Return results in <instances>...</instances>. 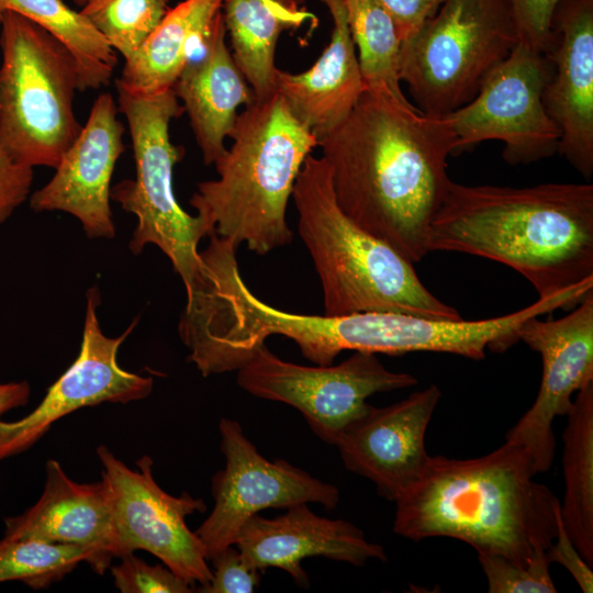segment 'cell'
Masks as SVG:
<instances>
[{
	"label": "cell",
	"instance_id": "obj_1",
	"mask_svg": "<svg viewBox=\"0 0 593 593\" xmlns=\"http://www.w3.org/2000/svg\"><path fill=\"white\" fill-rule=\"evenodd\" d=\"M317 146L343 212L411 262L421 261L451 181L447 158L456 135L447 116L425 114L384 88H366Z\"/></svg>",
	"mask_w": 593,
	"mask_h": 593
},
{
	"label": "cell",
	"instance_id": "obj_2",
	"mask_svg": "<svg viewBox=\"0 0 593 593\" xmlns=\"http://www.w3.org/2000/svg\"><path fill=\"white\" fill-rule=\"evenodd\" d=\"M427 248L504 264L539 298L550 296L593 278V184L513 188L451 180Z\"/></svg>",
	"mask_w": 593,
	"mask_h": 593
},
{
	"label": "cell",
	"instance_id": "obj_3",
	"mask_svg": "<svg viewBox=\"0 0 593 593\" xmlns=\"http://www.w3.org/2000/svg\"><path fill=\"white\" fill-rule=\"evenodd\" d=\"M536 474L528 454L508 440L478 458L430 456L395 501L393 532L414 541L459 539L477 553L528 566L547 553L560 514V501Z\"/></svg>",
	"mask_w": 593,
	"mask_h": 593
},
{
	"label": "cell",
	"instance_id": "obj_4",
	"mask_svg": "<svg viewBox=\"0 0 593 593\" xmlns=\"http://www.w3.org/2000/svg\"><path fill=\"white\" fill-rule=\"evenodd\" d=\"M230 137L219 178L200 182L190 204L211 235L266 255L292 240L287 206L317 138L277 91L245 107Z\"/></svg>",
	"mask_w": 593,
	"mask_h": 593
},
{
	"label": "cell",
	"instance_id": "obj_5",
	"mask_svg": "<svg viewBox=\"0 0 593 593\" xmlns=\"http://www.w3.org/2000/svg\"><path fill=\"white\" fill-rule=\"evenodd\" d=\"M291 198L322 286L324 315L392 312L461 320L423 284L413 262L343 212L323 157L305 158Z\"/></svg>",
	"mask_w": 593,
	"mask_h": 593
},
{
	"label": "cell",
	"instance_id": "obj_6",
	"mask_svg": "<svg viewBox=\"0 0 593 593\" xmlns=\"http://www.w3.org/2000/svg\"><path fill=\"white\" fill-rule=\"evenodd\" d=\"M0 147L18 164L56 168L82 125L70 51L26 18L0 15Z\"/></svg>",
	"mask_w": 593,
	"mask_h": 593
},
{
	"label": "cell",
	"instance_id": "obj_7",
	"mask_svg": "<svg viewBox=\"0 0 593 593\" xmlns=\"http://www.w3.org/2000/svg\"><path fill=\"white\" fill-rule=\"evenodd\" d=\"M115 88L119 111L132 139L136 176L114 184L110 197L137 217L130 242L132 253L138 255L147 244L156 245L187 289L201 266L198 245L211 233L199 215L180 206L174 192V168L183 158L184 148L171 143L169 125L184 109L172 89L143 96L116 83Z\"/></svg>",
	"mask_w": 593,
	"mask_h": 593
},
{
	"label": "cell",
	"instance_id": "obj_8",
	"mask_svg": "<svg viewBox=\"0 0 593 593\" xmlns=\"http://www.w3.org/2000/svg\"><path fill=\"white\" fill-rule=\"evenodd\" d=\"M516 44L514 25L500 0H444L401 43L399 79L418 110L446 116L475 97Z\"/></svg>",
	"mask_w": 593,
	"mask_h": 593
},
{
	"label": "cell",
	"instance_id": "obj_9",
	"mask_svg": "<svg viewBox=\"0 0 593 593\" xmlns=\"http://www.w3.org/2000/svg\"><path fill=\"white\" fill-rule=\"evenodd\" d=\"M236 371L243 390L293 406L312 432L332 445L369 409V396L417 383L411 373L385 368L376 354L354 351L338 365L303 366L279 358L266 344Z\"/></svg>",
	"mask_w": 593,
	"mask_h": 593
},
{
	"label": "cell",
	"instance_id": "obj_10",
	"mask_svg": "<svg viewBox=\"0 0 593 593\" xmlns=\"http://www.w3.org/2000/svg\"><path fill=\"white\" fill-rule=\"evenodd\" d=\"M551 75L547 54L517 43L475 97L446 115L456 135L455 154L491 139L503 142L502 157L510 165H528L558 153L561 134L542 102Z\"/></svg>",
	"mask_w": 593,
	"mask_h": 593
},
{
	"label": "cell",
	"instance_id": "obj_11",
	"mask_svg": "<svg viewBox=\"0 0 593 593\" xmlns=\"http://www.w3.org/2000/svg\"><path fill=\"white\" fill-rule=\"evenodd\" d=\"M97 455L111 494L115 557L145 550L187 581L205 585L212 570L201 540L186 524L188 515L205 511L203 500L164 491L153 477L149 456L139 458L138 470H133L103 445Z\"/></svg>",
	"mask_w": 593,
	"mask_h": 593
},
{
	"label": "cell",
	"instance_id": "obj_12",
	"mask_svg": "<svg viewBox=\"0 0 593 593\" xmlns=\"http://www.w3.org/2000/svg\"><path fill=\"white\" fill-rule=\"evenodd\" d=\"M219 429L225 467L212 478L214 506L194 532L209 561L234 545L244 524L262 510L300 503H317L333 510L338 504L337 486L283 459L268 460L238 422L221 418Z\"/></svg>",
	"mask_w": 593,
	"mask_h": 593
},
{
	"label": "cell",
	"instance_id": "obj_13",
	"mask_svg": "<svg viewBox=\"0 0 593 593\" xmlns=\"http://www.w3.org/2000/svg\"><path fill=\"white\" fill-rule=\"evenodd\" d=\"M538 317L523 323L517 337L541 357L540 388L505 437L523 447L537 474L548 471L555 458V418L566 416L573 394L593 381V291L561 318Z\"/></svg>",
	"mask_w": 593,
	"mask_h": 593
},
{
	"label": "cell",
	"instance_id": "obj_14",
	"mask_svg": "<svg viewBox=\"0 0 593 593\" xmlns=\"http://www.w3.org/2000/svg\"><path fill=\"white\" fill-rule=\"evenodd\" d=\"M98 304L99 292L91 288L87 293L79 355L49 387L42 402L18 421L0 419V461L24 452L55 422L81 407L104 402L125 404L145 399L153 391L152 377L126 371L118 362L119 348L136 322L119 337H108L102 333L97 318Z\"/></svg>",
	"mask_w": 593,
	"mask_h": 593
},
{
	"label": "cell",
	"instance_id": "obj_15",
	"mask_svg": "<svg viewBox=\"0 0 593 593\" xmlns=\"http://www.w3.org/2000/svg\"><path fill=\"white\" fill-rule=\"evenodd\" d=\"M440 398L439 388L432 384L389 406L370 405L335 443L346 469L395 502L427 465L425 435Z\"/></svg>",
	"mask_w": 593,
	"mask_h": 593
},
{
	"label": "cell",
	"instance_id": "obj_16",
	"mask_svg": "<svg viewBox=\"0 0 593 593\" xmlns=\"http://www.w3.org/2000/svg\"><path fill=\"white\" fill-rule=\"evenodd\" d=\"M111 93L94 100L80 134L64 153L55 175L30 195L35 212L63 211L79 220L90 238L115 234L110 209L111 179L125 150V126Z\"/></svg>",
	"mask_w": 593,
	"mask_h": 593
},
{
	"label": "cell",
	"instance_id": "obj_17",
	"mask_svg": "<svg viewBox=\"0 0 593 593\" xmlns=\"http://www.w3.org/2000/svg\"><path fill=\"white\" fill-rule=\"evenodd\" d=\"M547 55L552 75L542 92L560 131V153L585 179L593 174V0H561Z\"/></svg>",
	"mask_w": 593,
	"mask_h": 593
},
{
	"label": "cell",
	"instance_id": "obj_18",
	"mask_svg": "<svg viewBox=\"0 0 593 593\" xmlns=\"http://www.w3.org/2000/svg\"><path fill=\"white\" fill-rule=\"evenodd\" d=\"M287 510L273 518L256 514L239 530L234 545L250 567L259 571L279 568L307 588L309 577L301 566L305 558L325 557L356 567L370 559L387 561L384 549L367 540L354 524L318 516L307 503Z\"/></svg>",
	"mask_w": 593,
	"mask_h": 593
},
{
	"label": "cell",
	"instance_id": "obj_19",
	"mask_svg": "<svg viewBox=\"0 0 593 593\" xmlns=\"http://www.w3.org/2000/svg\"><path fill=\"white\" fill-rule=\"evenodd\" d=\"M45 470L41 497L22 514L4 519V536L88 548L93 553L90 567L104 573L115 558L113 507L107 482H76L53 459Z\"/></svg>",
	"mask_w": 593,
	"mask_h": 593
},
{
	"label": "cell",
	"instance_id": "obj_20",
	"mask_svg": "<svg viewBox=\"0 0 593 593\" xmlns=\"http://www.w3.org/2000/svg\"><path fill=\"white\" fill-rule=\"evenodd\" d=\"M333 18L331 41L306 71L277 68L275 88L317 142L340 124L366 89L344 0H321Z\"/></svg>",
	"mask_w": 593,
	"mask_h": 593
},
{
	"label": "cell",
	"instance_id": "obj_21",
	"mask_svg": "<svg viewBox=\"0 0 593 593\" xmlns=\"http://www.w3.org/2000/svg\"><path fill=\"white\" fill-rule=\"evenodd\" d=\"M224 16L204 49L182 70L172 86L182 101L205 165L214 164L227 148L240 105H249L255 94L234 63L225 44Z\"/></svg>",
	"mask_w": 593,
	"mask_h": 593
},
{
	"label": "cell",
	"instance_id": "obj_22",
	"mask_svg": "<svg viewBox=\"0 0 593 593\" xmlns=\"http://www.w3.org/2000/svg\"><path fill=\"white\" fill-rule=\"evenodd\" d=\"M224 0H184L170 8L159 25L127 59L115 83L134 94L172 88L186 66L209 43L223 16Z\"/></svg>",
	"mask_w": 593,
	"mask_h": 593
},
{
	"label": "cell",
	"instance_id": "obj_23",
	"mask_svg": "<svg viewBox=\"0 0 593 593\" xmlns=\"http://www.w3.org/2000/svg\"><path fill=\"white\" fill-rule=\"evenodd\" d=\"M222 12L234 63L256 99L267 98L276 91L275 51L280 34L315 16L304 0H224Z\"/></svg>",
	"mask_w": 593,
	"mask_h": 593
},
{
	"label": "cell",
	"instance_id": "obj_24",
	"mask_svg": "<svg viewBox=\"0 0 593 593\" xmlns=\"http://www.w3.org/2000/svg\"><path fill=\"white\" fill-rule=\"evenodd\" d=\"M562 471V524L585 562L593 567V381L580 389L567 413Z\"/></svg>",
	"mask_w": 593,
	"mask_h": 593
},
{
	"label": "cell",
	"instance_id": "obj_25",
	"mask_svg": "<svg viewBox=\"0 0 593 593\" xmlns=\"http://www.w3.org/2000/svg\"><path fill=\"white\" fill-rule=\"evenodd\" d=\"M5 11L40 25L70 51L79 69L80 92L110 83L118 53L80 11L63 0H0V15Z\"/></svg>",
	"mask_w": 593,
	"mask_h": 593
},
{
	"label": "cell",
	"instance_id": "obj_26",
	"mask_svg": "<svg viewBox=\"0 0 593 593\" xmlns=\"http://www.w3.org/2000/svg\"><path fill=\"white\" fill-rule=\"evenodd\" d=\"M366 88H384L407 100L399 79L401 40L391 15L376 0H344Z\"/></svg>",
	"mask_w": 593,
	"mask_h": 593
},
{
	"label": "cell",
	"instance_id": "obj_27",
	"mask_svg": "<svg viewBox=\"0 0 593 593\" xmlns=\"http://www.w3.org/2000/svg\"><path fill=\"white\" fill-rule=\"evenodd\" d=\"M93 562L90 549L35 538L0 539V583L20 581L34 590L61 580L80 562Z\"/></svg>",
	"mask_w": 593,
	"mask_h": 593
},
{
	"label": "cell",
	"instance_id": "obj_28",
	"mask_svg": "<svg viewBox=\"0 0 593 593\" xmlns=\"http://www.w3.org/2000/svg\"><path fill=\"white\" fill-rule=\"evenodd\" d=\"M169 10V0H91L80 12L108 44L127 59Z\"/></svg>",
	"mask_w": 593,
	"mask_h": 593
},
{
	"label": "cell",
	"instance_id": "obj_29",
	"mask_svg": "<svg viewBox=\"0 0 593 593\" xmlns=\"http://www.w3.org/2000/svg\"><path fill=\"white\" fill-rule=\"evenodd\" d=\"M490 593H555L547 553L528 566H519L492 553H478Z\"/></svg>",
	"mask_w": 593,
	"mask_h": 593
},
{
	"label": "cell",
	"instance_id": "obj_30",
	"mask_svg": "<svg viewBox=\"0 0 593 593\" xmlns=\"http://www.w3.org/2000/svg\"><path fill=\"white\" fill-rule=\"evenodd\" d=\"M115 588L122 593H190L193 583L181 578L165 564H148L130 553L111 569Z\"/></svg>",
	"mask_w": 593,
	"mask_h": 593
},
{
	"label": "cell",
	"instance_id": "obj_31",
	"mask_svg": "<svg viewBox=\"0 0 593 593\" xmlns=\"http://www.w3.org/2000/svg\"><path fill=\"white\" fill-rule=\"evenodd\" d=\"M514 25L517 43L547 54L550 49L552 21L561 0H500Z\"/></svg>",
	"mask_w": 593,
	"mask_h": 593
},
{
	"label": "cell",
	"instance_id": "obj_32",
	"mask_svg": "<svg viewBox=\"0 0 593 593\" xmlns=\"http://www.w3.org/2000/svg\"><path fill=\"white\" fill-rule=\"evenodd\" d=\"M232 546L220 551L212 562V578L200 592L204 593H250L259 584V570L250 567L239 550Z\"/></svg>",
	"mask_w": 593,
	"mask_h": 593
},
{
	"label": "cell",
	"instance_id": "obj_33",
	"mask_svg": "<svg viewBox=\"0 0 593 593\" xmlns=\"http://www.w3.org/2000/svg\"><path fill=\"white\" fill-rule=\"evenodd\" d=\"M33 168L14 161L0 147V224L30 197Z\"/></svg>",
	"mask_w": 593,
	"mask_h": 593
},
{
	"label": "cell",
	"instance_id": "obj_34",
	"mask_svg": "<svg viewBox=\"0 0 593 593\" xmlns=\"http://www.w3.org/2000/svg\"><path fill=\"white\" fill-rule=\"evenodd\" d=\"M548 560L562 564L584 593L593 591V572L570 539L559 514L557 535L547 550Z\"/></svg>",
	"mask_w": 593,
	"mask_h": 593
},
{
	"label": "cell",
	"instance_id": "obj_35",
	"mask_svg": "<svg viewBox=\"0 0 593 593\" xmlns=\"http://www.w3.org/2000/svg\"><path fill=\"white\" fill-rule=\"evenodd\" d=\"M393 19L401 43L413 36L444 0H376Z\"/></svg>",
	"mask_w": 593,
	"mask_h": 593
},
{
	"label": "cell",
	"instance_id": "obj_36",
	"mask_svg": "<svg viewBox=\"0 0 593 593\" xmlns=\"http://www.w3.org/2000/svg\"><path fill=\"white\" fill-rule=\"evenodd\" d=\"M31 395L26 381L0 383V415L25 405Z\"/></svg>",
	"mask_w": 593,
	"mask_h": 593
},
{
	"label": "cell",
	"instance_id": "obj_37",
	"mask_svg": "<svg viewBox=\"0 0 593 593\" xmlns=\"http://www.w3.org/2000/svg\"><path fill=\"white\" fill-rule=\"evenodd\" d=\"M77 5L85 7L87 3H89L91 0H72Z\"/></svg>",
	"mask_w": 593,
	"mask_h": 593
}]
</instances>
